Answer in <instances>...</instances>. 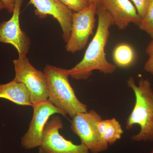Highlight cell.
Returning <instances> with one entry per match:
<instances>
[{"instance_id": "cell-18", "label": "cell", "mask_w": 153, "mask_h": 153, "mask_svg": "<svg viewBox=\"0 0 153 153\" xmlns=\"http://www.w3.org/2000/svg\"><path fill=\"white\" fill-rule=\"evenodd\" d=\"M141 19L145 16L150 0H131Z\"/></svg>"}, {"instance_id": "cell-17", "label": "cell", "mask_w": 153, "mask_h": 153, "mask_svg": "<svg viewBox=\"0 0 153 153\" xmlns=\"http://www.w3.org/2000/svg\"><path fill=\"white\" fill-rule=\"evenodd\" d=\"M148 59L145 63L144 68L145 71L153 75V39L148 44L146 49Z\"/></svg>"}, {"instance_id": "cell-2", "label": "cell", "mask_w": 153, "mask_h": 153, "mask_svg": "<svg viewBox=\"0 0 153 153\" xmlns=\"http://www.w3.org/2000/svg\"><path fill=\"white\" fill-rule=\"evenodd\" d=\"M127 85L133 91L135 102L126 121V128L131 130L138 125L140 131L132 136V140L153 143V89L150 81L141 78L137 85L134 77L131 76L128 79Z\"/></svg>"}, {"instance_id": "cell-12", "label": "cell", "mask_w": 153, "mask_h": 153, "mask_svg": "<svg viewBox=\"0 0 153 153\" xmlns=\"http://www.w3.org/2000/svg\"><path fill=\"white\" fill-rule=\"evenodd\" d=\"M0 98L7 100L19 105L33 106L27 88L14 79L6 84H0Z\"/></svg>"}, {"instance_id": "cell-7", "label": "cell", "mask_w": 153, "mask_h": 153, "mask_svg": "<svg viewBox=\"0 0 153 153\" xmlns=\"http://www.w3.org/2000/svg\"><path fill=\"white\" fill-rule=\"evenodd\" d=\"M97 5L91 4L87 8L73 13L70 37L66 42L67 52L74 54L85 48L95 27Z\"/></svg>"}, {"instance_id": "cell-5", "label": "cell", "mask_w": 153, "mask_h": 153, "mask_svg": "<svg viewBox=\"0 0 153 153\" xmlns=\"http://www.w3.org/2000/svg\"><path fill=\"white\" fill-rule=\"evenodd\" d=\"M15 71L14 79L25 84L30 93L33 105L48 100V87L44 72L35 68L27 56L13 60Z\"/></svg>"}, {"instance_id": "cell-13", "label": "cell", "mask_w": 153, "mask_h": 153, "mask_svg": "<svg viewBox=\"0 0 153 153\" xmlns=\"http://www.w3.org/2000/svg\"><path fill=\"white\" fill-rule=\"evenodd\" d=\"M112 58L116 66L121 68H127L134 62L135 52L130 44L121 43L118 44L114 49Z\"/></svg>"}, {"instance_id": "cell-22", "label": "cell", "mask_w": 153, "mask_h": 153, "mask_svg": "<svg viewBox=\"0 0 153 153\" xmlns=\"http://www.w3.org/2000/svg\"><path fill=\"white\" fill-rule=\"evenodd\" d=\"M4 9H6L4 3L0 1V11L4 10Z\"/></svg>"}, {"instance_id": "cell-1", "label": "cell", "mask_w": 153, "mask_h": 153, "mask_svg": "<svg viewBox=\"0 0 153 153\" xmlns=\"http://www.w3.org/2000/svg\"><path fill=\"white\" fill-rule=\"evenodd\" d=\"M98 23L95 35L88 47L82 60L69 69L70 76L76 80H85L97 70L105 74H111L117 66L107 59L105 47L109 38L110 29L113 25L109 14L100 5L97 6Z\"/></svg>"}, {"instance_id": "cell-3", "label": "cell", "mask_w": 153, "mask_h": 153, "mask_svg": "<svg viewBox=\"0 0 153 153\" xmlns=\"http://www.w3.org/2000/svg\"><path fill=\"white\" fill-rule=\"evenodd\" d=\"M47 80L49 100L64 114L72 118L88 111L86 105L79 101L69 82V69L47 64L43 71Z\"/></svg>"}, {"instance_id": "cell-6", "label": "cell", "mask_w": 153, "mask_h": 153, "mask_svg": "<svg viewBox=\"0 0 153 153\" xmlns=\"http://www.w3.org/2000/svg\"><path fill=\"white\" fill-rule=\"evenodd\" d=\"M62 119L54 116L44 127L38 153H89V150L82 143L74 144L60 134L63 128Z\"/></svg>"}, {"instance_id": "cell-9", "label": "cell", "mask_w": 153, "mask_h": 153, "mask_svg": "<svg viewBox=\"0 0 153 153\" xmlns=\"http://www.w3.org/2000/svg\"><path fill=\"white\" fill-rule=\"evenodd\" d=\"M23 0H16L13 16L0 24V43L11 44L18 51L19 57L27 56L31 46L30 37L22 30L20 16Z\"/></svg>"}, {"instance_id": "cell-8", "label": "cell", "mask_w": 153, "mask_h": 153, "mask_svg": "<svg viewBox=\"0 0 153 153\" xmlns=\"http://www.w3.org/2000/svg\"><path fill=\"white\" fill-rule=\"evenodd\" d=\"M33 114L27 131L22 139V147L31 149L39 147L42 142V135L49 119L55 114L65 115L55 107L49 100L40 102L33 105Z\"/></svg>"}, {"instance_id": "cell-21", "label": "cell", "mask_w": 153, "mask_h": 153, "mask_svg": "<svg viewBox=\"0 0 153 153\" xmlns=\"http://www.w3.org/2000/svg\"><path fill=\"white\" fill-rule=\"evenodd\" d=\"M89 5L95 4L97 6L100 2V0H88Z\"/></svg>"}, {"instance_id": "cell-16", "label": "cell", "mask_w": 153, "mask_h": 153, "mask_svg": "<svg viewBox=\"0 0 153 153\" xmlns=\"http://www.w3.org/2000/svg\"><path fill=\"white\" fill-rule=\"evenodd\" d=\"M63 4L74 12L83 10L89 7L88 0H59Z\"/></svg>"}, {"instance_id": "cell-14", "label": "cell", "mask_w": 153, "mask_h": 153, "mask_svg": "<svg viewBox=\"0 0 153 153\" xmlns=\"http://www.w3.org/2000/svg\"><path fill=\"white\" fill-rule=\"evenodd\" d=\"M123 130L120 123L114 118L108 119L107 126L102 138L108 145H112L120 139Z\"/></svg>"}, {"instance_id": "cell-10", "label": "cell", "mask_w": 153, "mask_h": 153, "mask_svg": "<svg viewBox=\"0 0 153 153\" xmlns=\"http://www.w3.org/2000/svg\"><path fill=\"white\" fill-rule=\"evenodd\" d=\"M29 4L35 7V13L40 19L48 16L55 18L62 30L63 41L70 37L73 13L59 0H30Z\"/></svg>"}, {"instance_id": "cell-20", "label": "cell", "mask_w": 153, "mask_h": 153, "mask_svg": "<svg viewBox=\"0 0 153 153\" xmlns=\"http://www.w3.org/2000/svg\"><path fill=\"white\" fill-rule=\"evenodd\" d=\"M107 124L108 119L105 120H102L98 123V125H97V129H98L99 133L101 137H102V135L105 131L107 126Z\"/></svg>"}, {"instance_id": "cell-11", "label": "cell", "mask_w": 153, "mask_h": 153, "mask_svg": "<svg viewBox=\"0 0 153 153\" xmlns=\"http://www.w3.org/2000/svg\"><path fill=\"white\" fill-rule=\"evenodd\" d=\"M99 4L109 14L113 25L119 30H125L132 23L138 26L141 20L129 0H100Z\"/></svg>"}, {"instance_id": "cell-4", "label": "cell", "mask_w": 153, "mask_h": 153, "mask_svg": "<svg viewBox=\"0 0 153 153\" xmlns=\"http://www.w3.org/2000/svg\"><path fill=\"white\" fill-rule=\"evenodd\" d=\"M71 121V131L80 139L92 153H99L106 150L108 145L102 139L97 129L98 123L102 120L95 110L91 109L77 114Z\"/></svg>"}, {"instance_id": "cell-23", "label": "cell", "mask_w": 153, "mask_h": 153, "mask_svg": "<svg viewBox=\"0 0 153 153\" xmlns=\"http://www.w3.org/2000/svg\"><path fill=\"white\" fill-rule=\"evenodd\" d=\"M151 153H153V149L152 150V152H151Z\"/></svg>"}, {"instance_id": "cell-15", "label": "cell", "mask_w": 153, "mask_h": 153, "mask_svg": "<svg viewBox=\"0 0 153 153\" xmlns=\"http://www.w3.org/2000/svg\"><path fill=\"white\" fill-rule=\"evenodd\" d=\"M137 26L153 39V0H150L146 15Z\"/></svg>"}, {"instance_id": "cell-19", "label": "cell", "mask_w": 153, "mask_h": 153, "mask_svg": "<svg viewBox=\"0 0 153 153\" xmlns=\"http://www.w3.org/2000/svg\"><path fill=\"white\" fill-rule=\"evenodd\" d=\"M5 6L6 9L10 13H13L16 0H0Z\"/></svg>"}]
</instances>
